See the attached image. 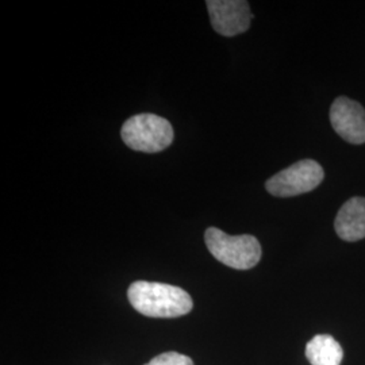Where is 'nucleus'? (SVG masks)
I'll return each instance as SVG.
<instances>
[{
  "instance_id": "obj_1",
  "label": "nucleus",
  "mask_w": 365,
  "mask_h": 365,
  "mask_svg": "<svg viewBox=\"0 0 365 365\" xmlns=\"http://www.w3.org/2000/svg\"><path fill=\"white\" fill-rule=\"evenodd\" d=\"M128 298L138 313L150 318H178L194 307L190 294L182 288L144 280L131 284Z\"/></svg>"
},
{
  "instance_id": "obj_2",
  "label": "nucleus",
  "mask_w": 365,
  "mask_h": 365,
  "mask_svg": "<svg viewBox=\"0 0 365 365\" xmlns=\"http://www.w3.org/2000/svg\"><path fill=\"white\" fill-rule=\"evenodd\" d=\"M205 241L210 253L226 267L245 271L260 261V242L253 235H229L217 227H209Z\"/></svg>"
},
{
  "instance_id": "obj_3",
  "label": "nucleus",
  "mask_w": 365,
  "mask_h": 365,
  "mask_svg": "<svg viewBox=\"0 0 365 365\" xmlns=\"http://www.w3.org/2000/svg\"><path fill=\"white\" fill-rule=\"evenodd\" d=\"M120 137L133 150L157 153L172 144L173 129L165 118L155 114H138L123 123Z\"/></svg>"
},
{
  "instance_id": "obj_4",
  "label": "nucleus",
  "mask_w": 365,
  "mask_h": 365,
  "mask_svg": "<svg viewBox=\"0 0 365 365\" xmlns=\"http://www.w3.org/2000/svg\"><path fill=\"white\" fill-rule=\"evenodd\" d=\"M325 178L324 168L314 160H302L279 172L265 182L271 195L291 197L315 190Z\"/></svg>"
},
{
  "instance_id": "obj_5",
  "label": "nucleus",
  "mask_w": 365,
  "mask_h": 365,
  "mask_svg": "<svg viewBox=\"0 0 365 365\" xmlns=\"http://www.w3.org/2000/svg\"><path fill=\"white\" fill-rule=\"evenodd\" d=\"M210 21L214 30L223 37H235L248 30L253 19L248 1L207 0Z\"/></svg>"
},
{
  "instance_id": "obj_6",
  "label": "nucleus",
  "mask_w": 365,
  "mask_h": 365,
  "mask_svg": "<svg viewBox=\"0 0 365 365\" xmlns=\"http://www.w3.org/2000/svg\"><path fill=\"white\" fill-rule=\"evenodd\" d=\"M330 122L333 129L346 143L365 144V110L360 103L339 96L330 107Z\"/></svg>"
},
{
  "instance_id": "obj_7",
  "label": "nucleus",
  "mask_w": 365,
  "mask_h": 365,
  "mask_svg": "<svg viewBox=\"0 0 365 365\" xmlns=\"http://www.w3.org/2000/svg\"><path fill=\"white\" fill-rule=\"evenodd\" d=\"M334 229L339 238L348 242L365 238V197H352L339 209Z\"/></svg>"
},
{
  "instance_id": "obj_8",
  "label": "nucleus",
  "mask_w": 365,
  "mask_h": 365,
  "mask_svg": "<svg viewBox=\"0 0 365 365\" xmlns=\"http://www.w3.org/2000/svg\"><path fill=\"white\" fill-rule=\"evenodd\" d=\"M306 357L312 365H341L344 351L331 336L319 334L307 342Z\"/></svg>"
},
{
  "instance_id": "obj_9",
  "label": "nucleus",
  "mask_w": 365,
  "mask_h": 365,
  "mask_svg": "<svg viewBox=\"0 0 365 365\" xmlns=\"http://www.w3.org/2000/svg\"><path fill=\"white\" fill-rule=\"evenodd\" d=\"M145 365H194V361L182 353H161Z\"/></svg>"
}]
</instances>
